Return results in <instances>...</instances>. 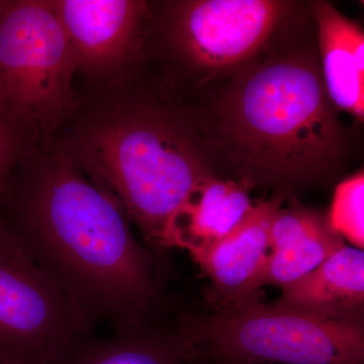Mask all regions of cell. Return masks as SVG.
Segmentation results:
<instances>
[{"mask_svg":"<svg viewBox=\"0 0 364 364\" xmlns=\"http://www.w3.org/2000/svg\"><path fill=\"white\" fill-rule=\"evenodd\" d=\"M31 153L0 202V219L26 257L93 324H148L158 301L153 254L121 208L57 145Z\"/></svg>","mask_w":364,"mask_h":364,"instance_id":"obj_1","label":"cell"},{"mask_svg":"<svg viewBox=\"0 0 364 364\" xmlns=\"http://www.w3.org/2000/svg\"><path fill=\"white\" fill-rule=\"evenodd\" d=\"M56 144L121 208L151 252L193 191L213 176L183 119L147 98L107 91Z\"/></svg>","mask_w":364,"mask_h":364,"instance_id":"obj_2","label":"cell"},{"mask_svg":"<svg viewBox=\"0 0 364 364\" xmlns=\"http://www.w3.org/2000/svg\"><path fill=\"white\" fill-rule=\"evenodd\" d=\"M223 131L246 183L294 186L329 171L340 127L315 64L303 56L268 60L228 93Z\"/></svg>","mask_w":364,"mask_h":364,"instance_id":"obj_3","label":"cell"},{"mask_svg":"<svg viewBox=\"0 0 364 364\" xmlns=\"http://www.w3.org/2000/svg\"><path fill=\"white\" fill-rule=\"evenodd\" d=\"M176 337L186 363L364 364L359 323L327 320L254 296L215 313L184 315Z\"/></svg>","mask_w":364,"mask_h":364,"instance_id":"obj_4","label":"cell"},{"mask_svg":"<svg viewBox=\"0 0 364 364\" xmlns=\"http://www.w3.org/2000/svg\"><path fill=\"white\" fill-rule=\"evenodd\" d=\"M70 44L49 0H2L0 112L38 139L79 111Z\"/></svg>","mask_w":364,"mask_h":364,"instance_id":"obj_5","label":"cell"},{"mask_svg":"<svg viewBox=\"0 0 364 364\" xmlns=\"http://www.w3.org/2000/svg\"><path fill=\"white\" fill-rule=\"evenodd\" d=\"M93 327L26 257L0 219V363L50 364Z\"/></svg>","mask_w":364,"mask_h":364,"instance_id":"obj_6","label":"cell"},{"mask_svg":"<svg viewBox=\"0 0 364 364\" xmlns=\"http://www.w3.org/2000/svg\"><path fill=\"white\" fill-rule=\"evenodd\" d=\"M277 0H196L172 4L169 37L191 65L218 70L255 54L289 13Z\"/></svg>","mask_w":364,"mask_h":364,"instance_id":"obj_7","label":"cell"},{"mask_svg":"<svg viewBox=\"0 0 364 364\" xmlns=\"http://www.w3.org/2000/svg\"><path fill=\"white\" fill-rule=\"evenodd\" d=\"M77 72L107 91L123 88L140 52L149 4L139 0H49Z\"/></svg>","mask_w":364,"mask_h":364,"instance_id":"obj_8","label":"cell"},{"mask_svg":"<svg viewBox=\"0 0 364 364\" xmlns=\"http://www.w3.org/2000/svg\"><path fill=\"white\" fill-rule=\"evenodd\" d=\"M280 207V198L254 205L233 232L196 261L210 277L220 309L255 294L256 282L272 251L270 226Z\"/></svg>","mask_w":364,"mask_h":364,"instance_id":"obj_9","label":"cell"},{"mask_svg":"<svg viewBox=\"0 0 364 364\" xmlns=\"http://www.w3.org/2000/svg\"><path fill=\"white\" fill-rule=\"evenodd\" d=\"M253 207L246 182L208 177L191 191L172 218L163 249H181L193 260L200 259L233 232Z\"/></svg>","mask_w":364,"mask_h":364,"instance_id":"obj_10","label":"cell"},{"mask_svg":"<svg viewBox=\"0 0 364 364\" xmlns=\"http://www.w3.org/2000/svg\"><path fill=\"white\" fill-rule=\"evenodd\" d=\"M270 251L255 284L284 287L320 267L346 242L318 210L291 205L280 207L269 230Z\"/></svg>","mask_w":364,"mask_h":364,"instance_id":"obj_11","label":"cell"},{"mask_svg":"<svg viewBox=\"0 0 364 364\" xmlns=\"http://www.w3.org/2000/svg\"><path fill=\"white\" fill-rule=\"evenodd\" d=\"M363 301V250L346 244L312 272L282 287L273 304L327 320L360 324Z\"/></svg>","mask_w":364,"mask_h":364,"instance_id":"obj_12","label":"cell"},{"mask_svg":"<svg viewBox=\"0 0 364 364\" xmlns=\"http://www.w3.org/2000/svg\"><path fill=\"white\" fill-rule=\"evenodd\" d=\"M323 83L330 102L358 121L364 117L363 28L330 2L314 4Z\"/></svg>","mask_w":364,"mask_h":364,"instance_id":"obj_13","label":"cell"},{"mask_svg":"<svg viewBox=\"0 0 364 364\" xmlns=\"http://www.w3.org/2000/svg\"><path fill=\"white\" fill-rule=\"evenodd\" d=\"M176 332L160 331L149 323L114 332L109 338L86 336L50 364H186Z\"/></svg>","mask_w":364,"mask_h":364,"instance_id":"obj_14","label":"cell"},{"mask_svg":"<svg viewBox=\"0 0 364 364\" xmlns=\"http://www.w3.org/2000/svg\"><path fill=\"white\" fill-rule=\"evenodd\" d=\"M327 220L330 226L353 247L364 246L363 170L340 182L335 189Z\"/></svg>","mask_w":364,"mask_h":364,"instance_id":"obj_15","label":"cell"},{"mask_svg":"<svg viewBox=\"0 0 364 364\" xmlns=\"http://www.w3.org/2000/svg\"><path fill=\"white\" fill-rule=\"evenodd\" d=\"M35 141L0 112V202L21 162L35 149Z\"/></svg>","mask_w":364,"mask_h":364,"instance_id":"obj_16","label":"cell"},{"mask_svg":"<svg viewBox=\"0 0 364 364\" xmlns=\"http://www.w3.org/2000/svg\"><path fill=\"white\" fill-rule=\"evenodd\" d=\"M215 363L217 364H259V363H245V361H239L234 360V359H217V360H214Z\"/></svg>","mask_w":364,"mask_h":364,"instance_id":"obj_17","label":"cell"},{"mask_svg":"<svg viewBox=\"0 0 364 364\" xmlns=\"http://www.w3.org/2000/svg\"><path fill=\"white\" fill-rule=\"evenodd\" d=\"M188 364H205L202 360H191L188 361Z\"/></svg>","mask_w":364,"mask_h":364,"instance_id":"obj_18","label":"cell"},{"mask_svg":"<svg viewBox=\"0 0 364 364\" xmlns=\"http://www.w3.org/2000/svg\"><path fill=\"white\" fill-rule=\"evenodd\" d=\"M2 0H0V6H1Z\"/></svg>","mask_w":364,"mask_h":364,"instance_id":"obj_19","label":"cell"},{"mask_svg":"<svg viewBox=\"0 0 364 364\" xmlns=\"http://www.w3.org/2000/svg\"><path fill=\"white\" fill-rule=\"evenodd\" d=\"M0 364H4V363H0Z\"/></svg>","mask_w":364,"mask_h":364,"instance_id":"obj_20","label":"cell"}]
</instances>
